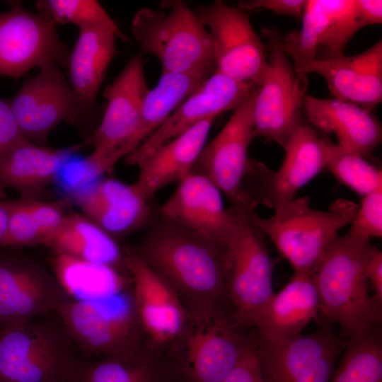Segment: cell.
<instances>
[{
    "instance_id": "obj_9",
    "label": "cell",
    "mask_w": 382,
    "mask_h": 382,
    "mask_svg": "<svg viewBox=\"0 0 382 382\" xmlns=\"http://www.w3.org/2000/svg\"><path fill=\"white\" fill-rule=\"evenodd\" d=\"M268 44L267 64L258 86L253 108L254 138L270 139L284 148L303 123L301 117L307 76L299 75L275 27L262 29Z\"/></svg>"
},
{
    "instance_id": "obj_39",
    "label": "cell",
    "mask_w": 382,
    "mask_h": 382,
    "mask_svg": "<svg viewBox=\"0 0 382 382\" xmlns=\"http://www.w3.org/2000/svg\"><path fill=\"white\" fill-rule=\"evenodd\" d=\"M25 199L44 238V244H46L51 236L60 228L67 214L59 204L33 199Z\"/></svg>"
},
{
    "instance_id": "obj_27",
    "label": "cell",
    "mask_w": 382,
    "mask_h": 382,
    "mask_svg": "<svg viewBox=\"0 0 382 382\" xmlns=\"http://www.w3.org/2000/svg\"><path fill=\"white\" fill-rule=\"evenodd\" d=\"M74 382H183L168 350L144 340L132 351L82 359Z\"/></svg>"
},
{
    "instance_id": "obj_30",
    "label": "cell",
    "mask_w": 382,
    "mask_h": 382,
    "mask_svg": "<svg viewBox=\"0 0 382 382\" xmlns=\"http://www.w3.org/2000/svg\"><path fill=\"white\" fill-rule=\"evenodd\" d=\"M45 245L54 253L115 268L120 264L125 266L124 254L114 238L80 214H67Z\"/></svg>"
},
{
    "instance_id": "obj_40",
    "label": "cell",
    "mask_w": 382,
    "mask_h": 382,
    "mask_svg": "<svg viewBox=\"0 0 382 382\" xmlns=\"http://www.w3.org/2000/svg\"><path fill=\"white\" fill-rule=\"evenodd\" d=\"M307 0H241L237 7L244 11L267 10L276 14L302 18Z\"/></svg>"
},
{
    "instance_id": "obj_22",
    "label": "cell",
    "mask_w": 382,
    "mask_h": 382,
    "mask_svg": "<svg viewBox=\"0 0 382 382\" xmlns=\"http://www.w3.org/2000/svg\"><path fill=\"white\" fill-rule=\"evenodd\" d=\"M318 74L333 98L371 111L382 100V40L363 52L329 60H315L301 72Z\"/></svg>"
},
{
    "instance_id": "obj_15",
    "label": "cell",
    "mask_w": 382,
    "mask_h": 382,
    "mask_svg": "<svg viewBox=\"0 0 382 382\" xmlns=\"http://www.w3.org/2000/svg\"><path fill=\"white\" fill-rule=\"evenodd\" d=\"M72 299L54 274L33 259L0 255V328L55 313Z\"/></svg>"
},
{
    "instance_id": "obj_20",
    "label": "cell",
    "mask_w": 382,
    "mask_h": 382,
    "mask_svg": "<svg viewBox=\"0 0 382 382\" xmlns=\"http://www.w3.org/2000/svg\"><path fill=\"white\" fill-rule=\"evenodd\" d=\"M257 88L243 101L208 144H205L194 165L192 173L210 179L233 204L250 158L248 149L254 139L253 108Z\"/></svg>"
},
{
    "instance_id": "obj_14",
    "label": "cell",
    "mask_w": 382,
    "mask_h": 382,
    "mask_svg": "<svg viewBox=\"0 0 382 382\" xmlns=\"http://www.w3.org/2000/svg\"><path fill=\"white\" fill-rule=\"evenodd\" d=\"M365 26L356 0H307L301 28L282 37V45L301 75L315 60L344 56L349 41Z\"/></svg>"
},
{
    "instance_id": "obj_2",
    "label": "cell",
    "mask_w": 382,
    "mask_h": 382,
    "mask_svg": "<svg viewBox=\"0 0 382 382\" xmlns=\"http://www.w3.org/2000/svg\"><path fill=\"white\" fill-rule=\"evenodd\" d=\"M372 246L369 240L348 233L338 236L315 272L320 316L337 325L347 340L382 321V306L371 295L365 273Z\"/></svg>"
},
{
    "instance_id": "obj_21",
    "label": "cell",
    "mask_w": 382,
    "mask_h": 382,
    "mask_svg": "<svg viewBox=\"0 0 382 382\" xmlns=\"http://www.w3.org/2000/svg\"><path fill=\"white\" fill-rule=\"evenodd\" d=\"M159 214L228 248L238 226L236 212L225 209L218 187L198 173L179 183Z\"/></svg>"
},
{
    "instance_id": "obj_4",
    "label": "cell",
    "mask_w": 382,
    "mask_h": 382,
    "mask_svg": "<svg viewBox=\"0 0 382 382\" xmlns=\"http://www.w3.org/2000/svg\"><path fill=\"white\" fill-rule=\"evenodd\" d=\"M82 359L56 313L0 328V382H74Z\"/></svg>"
},
{
    "instance_id": "obj_13",
    "label": "cell",
    "mask_w": 382,
    "mask_h": 382,
    "mask_svg": "<svg viewBox=\"0 0 382 382\" xmlns=\"http://www.w3.org/2000/svg\"><path fill=\"white\" fill-rule=\"evenodd\" d=\"M308 334L263 344L256 354L264 382H330L347 340L323 319Z\"/></svg>"
},
{
    "instance_id": "obj_11",
    "label": "cell",
    "mask_w": 382,
    "mask_h": 382,
    "mask_svg": "<svg viewBox=\"0 0 382 382\" xmlns=\"http://www.w3.org/2000/svg\"><path fill=\"white\" fill-rule=\"evenodd\" d=\"M285 156L276 172L250 159L241 188L255 204L278 211L295 199L298 191L326 167L320 134L303 123L284 148Z\"/></svg>"
},
{
    "instance_id": "obj_19",
    "label": "cell",
    "mask_w": 382,
    "mask_h": 382,
    "mask_svg": "<svg viewBox=\"0 0 382 382\" xmlns=\"http://www.w3.org/2000/svg\"><path fill=\"white\" fill-rule=\"evenodd\" d=\"M124 264L130 277L132 301L144 340L168 349L186 321L187 309L137 250L125 252Z\"/></svg>"
},
{
    "instance_id": "obj_5",
    "label": "cell",
    "mask_w": 382,
    "mask_h": 382,
    "mask_svg": "<svg viewBox=\"0 0 382 382\" xmlns=\"http://www.w3.org/2000/svg\"><path fill=\"white\" fill-rule=\"evenodd\" d=\"M168 11L144 7L134 14L132 31L141 50L156 57L162 73L211 76L215 71L207 28L184 1L161 3Z\"/></svg>"
},
{
    "instance_id": "obj_6",
    "label": "cell",
    "mask_w": 382,
    "mask_h": 382,
    "mask_svg": "<svg viewBox=\"0 0 382 382\" xmlns=\"http://www.w3.org/2000/svg\"><path fill=\"white\" fill-rule=\"evenodd\" d=\"M307 197L294 199L269 218H262L253 208V224L267 236L289 262L294 273L316 272L338 231L353 219L358 205L337 199L327 211L309 207Z\"/></svg>"
},
{
    "instance_id": "obj_38",
    "label": "cell",
    "mask_w": 382,
    "mask_h": 382,
    "mask_svg": "<svg viewBox=\"0 0 382 382\" xmlns=\"http://www.w3.org/2000/svg\"><path fill=\"white\" fill-rule=\"evenodd\" d=\"M350 224V235L367 240L381 238L382 189L363 197Z\"/></svg>"
},
{
    "instance_id": "obj_26",
    "label": "cell",
    "mask_w": 382,
    "mask_h": 382,
    "mask_svg": "<svg viewBox=\"0 0 382 382\" xmlns=\"http://www.w3.org/2000/svg\"><path fill=\"white\" fill-rule=\"evenodd\" d=\"M303 109L306 119L323 134H334L337 145L364 158L381 144L382 128L370 111L335 98L306 95Z\"/></svg>"
},
{
    "instance_id": "obj_1",
    "label": "cell",
    "mask_w": 382,
    "mask_h": 382,
    "mask_svg": "<svg viewBox=\"0 0 382 382\" xmlns=\"http://www.w3.org/2000/svg\"><path fill=\"white\" fill-rule=\"evenodd\" d=\"M186 308L226 302L228 247L161 214L137 250Z\"/></svg>"
},
{
    "instance_id": "obj_8",
    "label": "cell",
    "mask_w": 382,
    "mask_h": 382,
    "mask_svg": "<svg viewBox=\"0 0 382 382\" xmlns=\"http://www.w3.org/2000/svg\"><path fill=\"white\" fill-rule=\"evenodd\" d=\"M56 313L84 359L123 354L144 340L131 294L122 291L89 301L71 299Z\"/></svg>"
},
{
    "instance_id": "obj_17",
    "label": "cell",
    "mask_w": 382,
    "mask_h": 382,
    "mask_svg": "<svg viewBox=\"0 0 382 382\" xmlns=\"http://www.w3.org/2000/svg\"><path fill=\"white\" fill-rule=\"evenodd\" d=\"M256 88L253 83L214 71L155 132L125 156V163L137 166L165 144L201 121L234 110Z\"/></svg>"
},
{
    "instance_id": "obj_24",
    "label": "cell",
    "mask_w": 382,
    "mask_h": 382,
    "mask_svg": "<svg viewBox=\"0 0 382 382\" xmlns=\"http://www.w3.org/2000/svg\"><path fill=\"white\" fill-rule=\"evenodd\" d=\"M71 197L90 220L112 237L132 232L151 219L149 201L134 184L99 180Z\"/></svg>"
},
{
    "instance_id": "obj_33",
    "label": "cell",
    "mask_w": 382,
    "mask_h": 382,
    "mask_svg": "<svg viewBox=\"0 0 382 382\" xmlns=\"http://www.w3.org/2000/svg\"><path fill=\"white\" fill-rule=\"evenodd\" d=\"M331 382H382V337L379 327L349 338Z\"/></svg>"
},
{
    "instance_id": "obj_41",
    "label": "cell",
    "mask_w": 382,
    "mask_h": 382,
    "mask_svg": "<svg viewBox=\"0 0 382 382\" xmlns=\"http://www.w3.org/2000/svg\"><path fill=\"white\" fill-rule=\"evenodd\" d=\"M27 141L9 103L0 98V154Z\"/></svg>"
},
{
    "instance_id": "obj_23",
    "label": "cell",
    "mask_w": 382,
    "mask_h": 382,
    "mask_svg": "<svg viewBox=\"0 0 382 382\" xmlns=\"http://www.w3.org/2000/svg\"><path fill=\"white\" fill-rule=\"evenodd\" d=\"M320 316L315 272L294 273L260 313L254 327L257 341L272 344L295 337L309 323L320 322Z\"/></svg>"
},
{
    "instance_id": "obj_29",
    "label": "cell",
    "mask_w": 382,
    "mask_h": 382,
    "mask_svg": "<svg viewBox=\"0 0 382 382\" xmlns=\"http://www.w3.org/2000/svg\"><path fill=\"white\" fill-rule=\"evenodd\" d=\"M84 144L64 149L40 146L29 141L0 154V187H11L23 198L54 182L62 164Z\"/></svg>"
},
{
    "instance_id": "obj_3",
    "label": "cell",
    "mask_w": 382,
    "mask_h": 382,
    "mask_svg": "<svg viewBox=\"0 0 382 382\" xmlns=\"http://www.w3.org/2000/svg\"><path fill=\"white\" fill-rule=\"evenodd\" d=\"M187 309L168 354L183 382H222L256 341L246 335L226 303Z\"/></svg>"
},
{
    "instance_id": "obj_42",
    "label": "cell",
    "mask_w": 382,
    "mask_h": 382,
    "mask_svg": "<svg viewBox=\"0 0 382 382\" xmlns=\"http://www.w3.org/2000/svg\"><path fill=\"white\" fill-rule=\"evenodd\" d=\"M257 342L245 352L222 382H264L257 354Z\"/></svg>"
},
{
    "instance_id": "obj_36",
    "label": "cell",
    "mask_w": 382,
    "mask_h": 382,
    "mask_svg": "<svg viewBox=\"0 0 382 382\" xmlns=\"http://www.w3.org/2000/svg\"><path fill=\"white\" fill-rule=\"evenodd\" d=\"M102 175L88 156L81 157L76 152L59 167L54 182L71 197L99 181Z\"/></svg>"
},
{
    "instance_id": "obj_43",
    "label": "cell",
    "mask_w": 382,
    "mask_h": 382,
    "mask_svg": "<svg viewBox=\"0 0 382 382\" xmlns=\"http://www.w3.org/2000/svg\"><path fill=\"white\" fill-rule=\"evenodd\" d=\"M365 273L374 299L382 306V253L374 246L366 264Z\"/></svg>"
},
{
    "instance_id": "obj_31",
    "label": "cell",
    "mask_w": 382,
    "mask_h": 382,
    "mask_svg": "<svg viewBox=\"0 0 382 382\" xmlns=\"http://www.w3.org/2000/svg\"><path fill=\"white\" fill-rule=\"evenodd\" d=\"M54 274L74 300L89 301L122 292L125 278L117 268L54 253Z\"/></svg>"
},
{
    "instance_id": "obj_28",
    "label": "cell",
    "mask_w": 382,
    "mask_h": 382,
    "mask_svg": "<svg viewBox=\"0 0 382 382\" xmlns=\"http://www.w3.org/2000/svg\"><path fill=\"white\" fill-rule=\"evenodd\" d=\"M214 120L201 121L137 165L139 175L134 184L146 200L161 188L180 183L192 173Z\"/></svg>"
},
{
    "instance_id": "obj_7",
    "label": "cell",
    "mask_w": 382,
    "mask_h": 382,
    "mask_svg": "<svg viewBox=\"0 0 382 382\" xmlns=\"http://www.w3.org/2000/svg\"><path fill=\"white\" fill-rule=\"evenodd\" d=\"M238 226L228 249L231 265L226 302L234 319L245 328L255 323L274 293V263L265 243V234L255 226L250 212L256 206L241 192L231 205Z\"/></svg>"
},
{
    "instance_id": "obj_44",
    "label": "cell",
    "mask_w": 382,
    "mask_h": 382,
    "mask_svg": "<svg viewBox=\"0 0 382 382\" xmlns=\"http://www.w3.org/2000/svg\"><path fill=\"white\" fill-rule=\"evenodd\" d=\"M357 8L366 25L382 23L381 0H356Z\"/></svg>"
},
{
    "instance_id": "obj_12",
    "label": "cell",
    "mask_w": 382,
    "mask_h": 382,
    "mask_svg": "<svg viewBox=\"0 0 382 382\" xmlns=\"http://www.w3.org/2000/svg\"><path fill=\"white\" fill-rule=\"evenodd\" d=\"M193 11L209 34L214 71L257 87L267 54L248 13L220 0L197 5Z\"/></svg>"
},
{
    "instance_id": "obj_16",
    "label": "cell",
    "mask_w": 382,
    "mask_h": 382,
    "mask_svg": "<svg viewBox=\"0 0 382 382\" xmlns=\"http://www.w3.org/2000/svg\"><path fill=\"white\" fill-rule=\"evenodd\" d=\"M0 13V74L18 78L30 69L54 62L67 67L70 52L60 40L57 24L19 1Z\"/></svg>"
},
{
    "instance_id": "obj_10",
    "label": "cell",
    "mask_w": 382,
    "mask_h": 382,
    "mask_svg": "<svg viewBox=\"0 0 382 382\" xmlns=\"http://www.w3.org/2000/svg\"><path fill=\"white\" fill-rule=\"evenodd\" d=\"M144 64L141 55H135L104 91L107 105L102 121L86 141L93 146L89 158L103 174L111 172L128 154L129 145L139 127L144 100L149 91Z\"/></svg>"
},
{
    "instance_id": "obj_25",
    "label": "cell",
    "mask_w": 382,
    "mask_h": 382,
    "mask_svg": "<svg viewBox=\"0 0 382 382\" xmlns=\"http://www.w3.org/2000/svg\"><path fill=\"white\" fill-rule=\"evenodd\" d=\"M116 38V34L105 27L79 28L67 64L68 83L76 102L79 121L94 110L108 68L118 52Z\"/></svg>"
},
{
    "instance_id": "obj_37",
    "label": "cell",
    "mask_w": 382,
    "mask_h": 382,
    "mask_svg": "<svg viewBox=\"0 0 382 382\" xmlns=\"http://www.w3.org/2000/svg\"><path fill=\"white\" fill-rule=\"evenodd\" d=\"M43 243L44 238L29 209L26 199L9 200L8 246Z\"/></svg>"
},
{
    "instance_id": "obj_32",
    "label": "cell",
    "mask_w": 382,
    "mask_h": 382,
    "mask_svg": "<svg viewBox=\"0 0 382 382\" xmlns=\"http://www.w3.org/2000/svg\"><path fill=\"white\" fill-rule=\"evenodd\" d=\"M209 77L196 74L161 73L158 83L149 89L144 98L140 125L129 145L128 154L155 132Z\"/></svg>"
},
{
    "instance_id": "obj_35",
    "label": "cell",
    "mask_w": 382,
    "mask_h": 382,
    "mask_svg": "<svg viewBox=\"0 0 382 382\" xmlns=\"http://www.w3.org/2000/svg\"><path fill=\"white\" fill-rule=\"evenodd\" d=\"M35 8L56 24L71 23L79 28L105 27L113 31L122 41L130 42L96 0H40L35 3Z\"/></svg>"
},
{
    "instance_id": "obj_18",
    "label": "cell",
    "mask_w": 382,
    "mask_h": 382,
    "mask_svg": "<svg viewBox=\"0 0 382 382\" xmlns=\"http://www.w3.org/2000/svg\"><path fill=\"white\" fill-rule=\"evenodd\" d=\"M25 81L9 105L23 136L31 143H44L63 120L79 122L76 102L57 64L48 62Z\"/></svg>"
},
{
    "instance_id": "obj_34",
    "label": "cell",
    "mask_w": 382,
    "mask_h": 382,
    "mask_svg": "<svg viewBox=\"0 0 382 382\" xmlns=\"http://www.w3.org/2000/svg\"><path fill=\"white\" fill-rule=\"evenodd\" d=\"M320 137L326 167L340 183L363 197L382 189L381 168L361 155L333 143L327 134H320Z\"/></svg>"
},
{
    "instance_id": "obj_45",
    "label": "cell",
    "mask_w": 382,
    "mask_h": 382,
    "mask_svg": "<svg viewBox=\"0 0 382 382\" xmlns=\"http://www.w3.org/2000/svg\"><path fill=\"white\" fill-rule=\"evenodd\" d=\"M9 200L0 199V246H8Z\"/></svg>"
}]
</instances>
